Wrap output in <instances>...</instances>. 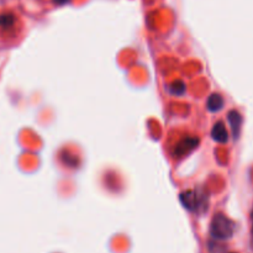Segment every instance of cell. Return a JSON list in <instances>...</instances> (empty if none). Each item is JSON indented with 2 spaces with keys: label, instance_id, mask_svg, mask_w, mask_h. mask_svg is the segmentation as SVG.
I'll return each mask as SVG.
<instances>
[{
  "label": "cell",
  "instance_id": "1",
  "mask_svg": "<svg viewBox=\"0 0 253 253\" xmlns=\"http://www.w3.org/2000/svg\"><path fill=\"white\" fill-rule=\"evenodd\" d=\"M235 232V224L224 214H216L210 225L211 237L219 241L230 240Z\"/></svg>",
  "mask_w": 253,
  "mask_h": 253
},
{
  "label": "cell",
  "instance_id": "8",
  "mask_svg": "<svg viewBox=\"0 0 253 253\" xmlns=\"http://www.w3.org/2000/svg\"><path fill=\"white\" fill-rule=\"evenodd\" d=\"M57 4H64L67 1V0H55Z\"/></svg>",
  "mask_w": 253,
  "mask_h": 253
},
{
  "label": "cell",
  "instance_id": "5",
  "mask_svg": "<svg viewBox=\"0 0 253 253\" xmlns=\"http://www.w3.org/2000/svg\"><path fill=\"white\" fill-rule=\"evenodd\" d=\"M227 117H228V122H230V125H231V129H232L233 137L237 139L238 135H240L241 124H242V117H241V115L238 114L236 110H232V112H228Z\"/></svg>",
  "mask_w": 253,
  "mask_h": 253
},
{
  "label": "cell",
  "instance_id": "9",
  "mask_svg": "<svg viewBox=\"0 0 253 253\" xmlns=\"http://www.w3.org/2000/svg\"><path fill=\"white\" fill-rule=\"evenodd\" d=\"M252 221H253V213H252ZM252 233H253V227H252Z\"/></svg>",
  "mask_w": 253,
  "mask_h": 253
},
{
  "label": "cell",
  "instance_id": "3",
  "mask_svg": "<svg viewBox=\"0 0 253 253\" xmlns=\"http://www.w3.org/2000/svg\"><path fill=\"white\" fill-rule=\"evenodd\" d=\"M199 144V139L197 137H185L182 141H179L175 146L174 156L177 157H182V156L188 155L193 149H195Z\"/></svg>",
  "mask_w": 253,
  "mask_h": 253
},
{
  "label": "cell",
  "instance_id": "4",
  "mask_svg": "<svg viewBox=\"0 0 253 253\" xmlns=\"http://www.w3.org/2000/svg\"><path fill=\"white\" fill-rule=\"evenodd\" d=\"M211 137H213V140H215L216 142H219V143H225V142H227L228 134L225 125H224L223 122L219 121L214 125L213 130H211Z\"/></svg>",
  "mask_w": 253,
  "mask_h": 253
},
{
  "label": "cell",
  "instance_id": "2",
  "mask_svg": "<svg viewBox=\"0 0 253 253\" xmlns=\"http://www.w3.org/2000/svg\"><path fill=\"white\" fill-rule=\"evenodd\" d=\"M180 201L183 206L189 211L202 213L208 209V195L200 189L187 190L180 194Z\"/></svg>",
  "mask_w": 253,
  "mask_h": 253
},
{
  "label": "cell",
  "instance_id": "6",
  "mask_svg": "<svg viewBox=\"0 0 253 253\" xmlns=\"http://www.w3.org/2000/svg\"><path fill=\"white\" fill-rule=\"evenodd\" d=\"M206 107H208L209 112H216L219 110L223 109L224 107V99L220 94H211L209 96L208 101H206Z\"/></svg>",
  "mask_w": 253,
  "mask_h": 253
},
{
  "label": "cell",
  "instance_id": "7",
  "mask_svg": "<svg viewBox=\"0 0 253 253\" xmlns=\"http://www.w3.org/2000/svg\"><path fill=\"white\" fill-rule=\"evenodd\" d=\"M169 90H170V93L173 94V95L180 96V95H183V94L185 93L187 88H185V84L183 83L182 81H175L174 83L170 85Z\"/></svg>",
  "mask_w": 253,
  "mask_h": 253
}]
</instances>
